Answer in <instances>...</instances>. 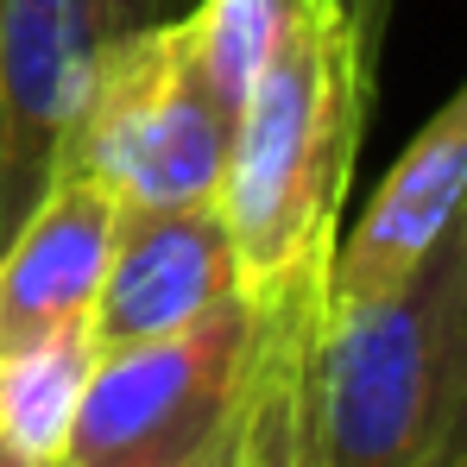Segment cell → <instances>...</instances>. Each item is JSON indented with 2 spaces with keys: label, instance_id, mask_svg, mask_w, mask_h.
Instances as JSON below:
<instances>
[{
  "label": "cell",
  "instance_id": "1",
  "mask_svg": "<svg viewBox=\"0 0 467 467\" xmlns=\"http://www.w3.org/2000/svg\"><path fill=\"white\" fill-rule=\"evenodd\" d=\"M379 82V38L335 0H297L265 70L240 95L222 215L240 291L265 310L322 304L348 177Z\"/></svg>",
  "mask_w": 467,
  "mask_h": 467
},
{
  "label": "cell",
  "instance_id": "2",
  "mask_svg": "<svg viewBox=\"0 0 467 467\" xmlns=\"http://www.w3.org/2000/svg\"><path fill=\"white\" fill-rule=\"evenodd\" d=\"M228 88L209 70L202 19H158L95 45L88 101L70 133L64 171L114 190L120 209L222 202L234 152Z\"/></svg>",
  "mask_w": 467,
  "mask_h": 467
},
{
  "label": "cell",
  "instance_id": "3",
  "mask_svg": "<svg viewBox=\"0 0 467 467\" xmlns=\"http://www.w3.org/2000/svg\"><path fill=\"white\" fill-rule=\"evenodd\" d=\"M442 253L386 297L322 304L297 391V467H423L436 417Z\"/></svg>",
  "mask_w": 467,
  "mask_h": 467
},
{
  "label": "cell",
  "instance_id": "4",
  "mask_svg": "<svg viewBox=\"0 0 467 467\" xmlns=\"http://www.w3.org/2000/svg\"><path fill=\"white\" fill-rule=\"evenodd\" d=\"M297 310H316V304L265 310L253 297H234L222 310H209L202 322H190V328L101 348L95 373H88V391H82L64 467L114 462L127 449H146L158 436H171V430L222 417L246 391L265 341H272V328Z\"/></svg>",
  "mask_w": 467,
  "mask_h": 467
},
{
  "label": "cell",
  "instance_id": "5",
  "mask_svg": "<svg viewBox=\"0 0 467 467\" xmlns=\"http://www.w3.org/2000/svg\"><path fill=\"white\" fill-rule=\"evenodd\" d=\"M88 70L95 32L82 0H0V253L64 171Z\"/></svg>",
  "mask_w": 467,
  "mask_h": 467
},
{
  "label": "cell",
  "instance_id": "6",
  "mask_svg": "<svg viewBox=\"0 0 467 467\" xmlns=\"http://www.w3.org/2000/svg\"><path fill=\"white\" fill-rule=\"evenodd\" d=\"M240 291V259L222 202H183V209H120L108 272L95 291V341H152L171 328H190L222 310Z\"/></svg>",
  "mask_w": 467,
  "mask_h": 467
},
{
  "label": "cell",
  "instance_id": "7",
  "mask_svg": "<svg viewBox=\"0 0 467 467\" xmlns=\"http://www.w3.org/2000/svg\"><path fill=\"white\" fill-rule=\"evenodd\" d=\"M462 202H467V77L423 120V133L404 146V158L386 171V183L360 209L354 234L335 240L322 304H367V297H386L398 285H410L442 253V240L455 234Z\"/></svg>",
  "mask_w": 467,
  "mask_h": 467
},
{
  "label": "cell",
  "instance_id": "8",
  "mask_svg": "<svg viewBox=\"0 0 467 467\" xmlns=\"http://www.w3.org/2000/svg\"><path fill=\"white\" fill-rule=\"evenodd\" d=\"M114 215H120L114 190H101L82 171H57L45 202L19 222V234L0 253V348L95 310Z\"/></svg>",
  "mask_w": 467,
  "mask_h": 467
},
{
  "label": "cell",
  "instance_id": "9",
  "mask_svg": "<svg viewBox=\"0 0 467 467\" xmlns=\"http://www.w3.org/2000/svg\"><path fill=\"white\" fill-rule=\"evenodd\" d=\"M95 354H101V341H95L88 316L0 348V449L64 467Z\"/></svg>",
  "mask_w": 467,
  "mask_h": 467
},
{
  "label": "cell",
  "instance_id": "10",
  "mask_svg": "<svg viewBox=\"0 0 467 467\" xmlns=\"http://www.w3.org/2000/svg\"><path fill=\"white\" fill-rule=\"evenodd\" d=\"M467 467V202L455 234L442 240V322H436V417H430V462Z\"/></svg>",
  "mask_w": 467,
  "mask_h": 467
},
{
  "label": "cell",
  "instance_id": "11",
  "mask_svg": "<svg viewBox=\"0 0 467 467\" xmlns=\"http://www.w3.org/2000/svg\"><path fill=\"white\" fill-rule=\"evenodd\" d=\"M316 316H322V304H316V310L285 316V322L272 328V341H265V354H259V367H253L246 391L234 398L222 417L190 423V430H171V436H158V442H146V449H127V455H114V462H88V467H240V462H246V442H253V410H259V391H265L272 348H278L291 328L316 322Z\"/></svg>",
  "mask_w": 467,
  "mask_h": 467
},
{
  "label": "cell",
  "instance_id": "12",
  "mask_svg": "<svg viewBox=\"0 0 467 467\" xmlns=\"http://www.w3.org/2000/svg\"><path fill=\"white\" fill-rule=\"evenodd\" d=\"M297 0H202L196 19H202V51H209V70L228 88V101L240 108V95L253 88V77L265 70L285 19H291Z\"/></svg>",
  "mask_w": 467,
  "mask_h": 467
},
{
  "label": "cell",
  "instance_id": "13",
  "mask_svg": "<svg viewBox=\"0 0 467 467\" xmlns=\"http://www.w3.org/2000/svg\"><path fill=\"white\" fill-rule=\"evenodd\" d=\"M310 335H316V322H304L272 348L265 391H259V410H253V442H246L240 467H297V391H304Z\"/></svg>",
  "mask_w": 467,
  "mask_h": 467
},
{
  "label": "cell",
  "instance_id": "14",
  "mask_svg": "<svg viewBox=\"0 0 467 467\" xmlns=\"http://www.w3.org/2000/svg\"><path fill=\"white\" fill-rule=\"evenodd\" d=\"M196 6H202V0H82L95 45L120 38V32H140V26H158V19H183V13H196Z\"/></svg>",
  "mask_w": 467,
  "mask_h": 467
},
{
  "label": "cell",
  "instance_id": "15",
  "mask_svg": "<svg viewBox=\"0 0 467 467\" xmlns=\"http://www.w3.org/2000/svg\"><path fill=\"white\" fill-rule=\"evenodd\" d=\"M341 13H354L360 19V32H373L379 45H386V19H391V0H335Z\"/></svg>",
  "mask_w": 467,
  "mask_h": 467
},
{
  "label": "cell",
  "instance_id": "16",
  "mask_svg": "<svg viewBox=\"0 0 467 467\" xmlns=\"http://www.w3.org/2000/svg\"><path fill=\"white\" fill-rule=\"evenodd\" d=\"M0 467H45V462H26V455H13V449H0Z\"/></svg>",
  "mask_w": 467,
  "mask_h": 467
}]
</instances>
